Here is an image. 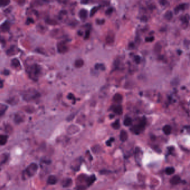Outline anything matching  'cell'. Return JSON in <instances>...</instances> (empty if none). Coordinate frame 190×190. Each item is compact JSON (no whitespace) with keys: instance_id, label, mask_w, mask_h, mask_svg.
<instances>
[{"instance_id":"cell-1","label":"cell","mask_w":190,"mask_h":190,"mask_svg":"<svg viewBox=\"0 0 190 190\" xmlns=\"http://www.w3.org/2000/svg\"><path fill=\"white\" fill-rule=\"evenodd\" d=\"M41 68L39 65L37 64H34L30 67L29 74L30 76L32 79L36 81L38 79L40 74L41 73Z\"/></svg>"},{"instance_id":"cell-2","label":"cell","mask_w":190,"mask_h":190,"mask_svg":"<svg viewBox=\"0 0 190 190\" xmlns=\"http://www.w3.org/2000/svg\"><path fill=\"white\" fill-rule=\"evenodd\" d=\"M40 93L37 92L35 90H28L25 95H23V99L25 101H30L31 100L36 99L40 96Z\"/></svg>"},{"instance_id":"cell-3","label":"cell","mask_w":190,"mask_h":190,"mask_svg":"<svg viewBox=\"0 0 190 190\" xmlns=\"http://www.w3.org/2000/svg\"><path fill=\"white\" fill-rule=\"evenodd\" d=\"M38 169L37 165L33 163L30 164L26 169V173L28 177H32L36 174Z\"/></svg>"},{"instance_id":"cell-4","label":"cell","mask_w":190,"mask_h":190,"mask_svg":"<svg viewBox=\"0 0 190 190\" xmlns=\"http://www.w3.org/2000/svg\"><path fill=\"white\" fill-rule=\"evenodd\" d=\"M146 124V120L145 119V118H142V119L140 120V122L138 123L137 125H136L133 127V131L135 132V133L138 134L142 130H143V128H145V126Z\"/></svg>"},{"instance_id":"cell-5","label":"cell","mask_w":190,"mask_h":190,"mask_svg":"<svg viewBox=\"0 0 190 190\" xmlns=\"http://www.w3.org/2000/svg\"><path fill=\"white\" fill-rule=\"evenodd\" d=\"M57 49L59 52L65 53L67 51L68 48L64 42H60L57 44Z\"/></svg>"},{"instance_id":"cell-6","label":"cell","mask_w":190,"mask_h":190,"mask_svg":"<svg viewBox=\"0 0 190 190\" xmlns=\"http://www.w3.org/2000/svg\"><path fill=\"white\" fill-rule=\"evenodd\" d=\"M180 182H181V178L180 177V176H177V175L174 176L170 180V182L173 185H177Z\"/></svg>"},{"instance_id":"cell-7","label":"cell","mask_w":190,"mask_h":190,"mask_svg":"<svg viewBox=\"0 0 190 190\" xmlns=\"http://www.w3.org/2000/svg\"><path fill=\"white\" fill-rule=\"evenodd\" d=\"M190 20V16L188 15H186L183 16L181 18L182 22V26H184L185 27H187L188 24V22Z\"/></svg>"},{"instance_id":"cell-8","label":"cell","mask_w":190,"mask_h":190,"mask_svg":"<svg viewBox=\"0 0 190 190\" xmlns=\"http://www.w3.org/2000/svg\"><path fill=\"white\" fill-rule=\"evenodd\" d=\"M113 100L115 102L120 103L122 101V96L121 95L119 94V93H117V94H116L113 96Z\"/></svg>"},{"instance_id":"cell-9","label":"cell","mask_w":190,"mask_h":190,"mask_svg":"<svg viewBox=\"0 0 190 190\" xmlns=\"http://www.w3.org/2000/svg\"><path fill=\"white\" fill-rule=\"evenodd\" d=\"M187 7V5L186 3H182V4H180L178 5V6H177L176 8L175 9V11L176 13H177L178 12L181 11H183L186 9Z\"/></svg>"},{"instance_id":"cell-10","label":"cell","mask_w":190,"mask_h":190,"mask_svg":"<svg viewBox=\"0 0 190 190\" xmlns=\"http://www.w3.org/2000/svg\"><path fill=\"white\" fill-rule=\"evenodd\" d=\"M120 140H121L122 142L126 141L128 138V134L126 132V131H122L120 133Z\"/></svg>"},{"instance_id":"cell-11","label":"cell","mask_w":190,"mask_h":190,"mask_svg":"<svg viewBox=\"0 0 190 190\" xmlns=\"http://www.w3.org/2000/svg\"><path fill=\"white\" fill-rule=\"evenodd\" d=\"M57 182V179L55 176H50L47 179V182L50 185H55Z\"/></svg>"},{"instance_id":"cell-12","label":"cell","mask_w":190,"mask_h":190,"mask_svg":"<svg viewBox=\"0 0 190 190\" xmlns=\"http://www.w3.org/2000/svg\"><path fill=\"white\" fill-rule=\"evenodd\" d=\"M87 11L85 9H82L79 12V16L81 19H86L87 17Z\"/></svg>"},{"instance_id":"cell-13","label":"cell","mask_w":190,"mask_h":190,"mask_svg":"<svg viewBox=\"0 0 190 190\" xmlns=\"http://www.w3.org/2000/svg\"><path fill=\"white\" fill-rule=\"evenodd\" d=\"M113 112L117 115H121L122 113V107L121 105H117L113 108Z\"/></svg>"},{"instance_id":"cell-14","label":"cell","mask_w":190,"mask_h":190,"mask_svg":"<svg viewBox=\"0 0 190 190\" xmlns=\"http://www.w3.org/2000/svg\"><path fill=\"white\" fill-rule=\"evenodd\" d=\"M10 27V25L9 22H6L4 23L2 25L1 27V30L3 32H7L9 30Z\"/></svg>"},{"instance_id":"cell-15","label":"cell","mask_w":190,"mask_h":190,"mask_svg":"<svg viewBox=\"0 0 190 190\" xmlns=\"http://www.w3.org/2000/svg\"><path fill=\"white\" fill-rule=\"evenodd\" d=\"M7 136L3 135H0V145H4L7 141Z\"/></svg>"},{"instance_id":"cell-16","label":"cell","mask_w":190,"mask_h":190,"mask_svg":"<svg viewBox=\"0 0 190 190\" xmlns=\"http://www.w3.org/2000/svg\"><path fill=\"white\" fill-rule=\"evenodd\" d=\"M72 180L70 178H67V179L65 180L63 182V187H70L72 185Z\"/></svg>"},{"instance_id":"cell-17","label":"cell","mask_w":190,"mask_h":190,"mask_svg":"<svg viewBox=\"0 0 190 190\" xmlns=\"http://www.w3.org/2000/svg\"><path fill=\"white\" fill-rule=\"evenodd\" d=\"M172 131L171 127L169 126V125H166V126L163 127V131L166 135H169L171 133Z\"/></svg>"},{"instance_id":"cell-18","label":"cell","mask_w":190,"mask_h":190,"mask_svg":"<svg viewBox=\"0 0 190 190\" xmlns=\"http://www.w3.org/2000/svg\"><path fill=\"white\" fill-rule=\"evenodd\" d=\"M12 66L15 68H18L21 66L20 61H18L17 58H14L12 60Z\"/></svg>"},{"instance_id":"cell-19","label":"cell","mask_w":190,"mask_h":190,"mask_svg":"<svg viewBox=\"0 0 190 190\" xmlns=\"http://www.w3.org/2000/svg\"><path fill=\"white\" fill-rule=\"evenodd\" d=\"M95 180H96V176H94V175H92V176L89 177L87 180V183L88 186H90L91 185L92 183L94 182Z\"/></svg>"},{"instance_id":"cell-20","label":"cell","mask_w":190,"mask_h":190,"mask_svg":"<svg viewBox=\"0 0 190 190\" xmlns=\"http://www.w3.org/2000/svg\"><path fill=\"white\" fill-rule=\"evenodd\" d=\"M83 65V61L81 59H78L77 60H76L75 62V66L77 68H80Z\"/></svg>"},{"instance_id":"cell-21","label":"cell","mask_w":190,"mask_h":190,"mask_svg":"<svg viewBox=\"0 0 190 190\" xmlns=\"http://www.w3.org/2000/svg\"><path fill=\"white\" fill-rule=\"evenodd\" d=\"M164 17L165 19L168 20V21H170V20H171L172 19V18L173 17V14L172 13V12L167 11L166 13H165Z\"/></svg>"},{"instance_id":"cell-22","label":"cell","mask_w":190,"mask_h":190,"mask_svg":"<svg viewBox=\"0 0 190 190\" xmlns=\"http://www.w3.org/2000/svg\"><path fill=\"white\" fill-rule=\"evenodd\" d=\"M113 40H114V36H113V35L108 34L106 38V41L107 42V43H112L113 42Z\"/></svg>"},{"instance_id":"cell-23","label":"cell","mask_w":190,"mask_h":190,"mask_svg":"<svg viewBox=\"0 0 190 190\" xmlns=\"http://www.w3.org/2000/svg\"><path fill=\"white\" fill-rule=\"evenodd\" d=\"M123 123L126 126H130L132 124V120L131 118L127 117L125 119Z\"/></svg>"},{"instance_id":"cell-24","label":"cell","mask_w":190,"mask_h":190,"mask_svg":"<svg viewBox=\"0 0 190 190\" xmlns=\"http://www.w3.org/2000/svg\"><path fill=\"white\" fill-rule=\"evenodd\" d=\"M175 171V168L173 167H167L166 169V173L168 175H172Z\"/></svg>"},{"instance_id":"cell-25","label":"cell","mask_w":190,"mask_h":190,"mask_svg":"<svg viewBox=\"0 0 190 190\" xmlns=\"http://www.w3.org/2000/svg\"><path fill=\"white\" fill-rule=\"evenodd\" d=\"M99 7H94L93 8H92L91 10V12H90V16L92 17L93 16L95 13L98 11V10H99Z\"/></svg>"},{"instance_id":"cell-26","label":"cell","mask_w":190,"mask_h":190,"mask_svg":"<svg viewBox=\"0 0 190 190\" xmlns=\"http://www.w3.org/2000/svg\"><path fill=\"white\" fill-rule=\"evenodd\" d=\"M112 127L114 128V129H118L120 127V122L119 120H116V121L114 123L112 124Z\"/></svg>"},{"instance_id":"cell-27","label":"cell","mask_w":190,"mask_h":190,"mask_svg":"<svg viewBox=\"0 0 190 190\" xmlns=\"http://www.w3.org/2000/svg\"><path fill=\"white\" fill-rule=\"evenodd\" d=\"M10 0H0V5L2 6H6L9 4Z\"/></svg>"},{"instance_id":"cell-28","label":"cell","mask_w":190,"mask_h":190,"mask_svg":"<svg viewBox=\"0 0 190 190\" xmlns=\"http://www.w3.org/2000/svg\"><path fill=\"white\" fill-rule=\"evenodd\" d=\"M7 106H3L2 108H1V109H0V116H2V115L4 114L5 112L7 110Z\"/></svg>"},{"instance_id":"cell-29","label":"cell","mask_w":190,"mask_h":190,"mask_svg":"<svg viewBox=\"0 0 190 190\" xmlns=\"http://www.w3.org/2000/svg\"><path fill=\"white\" fill-rule=\"evenodd\" d=\"M113 12V10L112 8H108V9L107 10L106 12V15H111L112 13Z\"/></svg>"},{"instance_id":"cell-30","label":"cell","mask_w":190,"mask_h":190,"mask_svg":"<svg viewBox=\"0 0 190 190\" xmlns=\"http://www.w3.org/2000/svg\"><path fill=\"white\" fill-rule=\"evenodd\" d=\"M160 3H161V5H162V6H165V5H166V3H167V2L166 0H160Z\"/></svg>"},{"instance_id":"cell-31","label":"cell","mask_w":190,"mask_h":190,"mask_svg":"<svg viewBox=\"0 0 190 190\" xmlns=\"http://www.w3.org/2000/svg\"><path fill=\"white\" fill-rule=\"evenodd\" d=\"M113 140H114V139H113V138H111V139L108 140V141L107 142V146H111V142L112 141H113Z\"/></svg>"},{"instance_id":"cell-32","label":"cell","mask_w":190,"mask_h":190,"mask_svg":"<svg viewBox=\"0 0 190 190\" xmlns=\"http://www.w3.org/2000/svg\"><path fill=\"white\" fill-rule=\"evenodd\" d=\"M153 40V37H151L147 38L146 39V41L147 42H151V41H152Z\"/></svg>"},{"instance_id":"cell-33","label":"cell","mask_w":190,"mask_h":190,"mask_svg":"<svg viewBox=\"0 0 190 190\" xmlns=\"http://www.w3.org/2000/svg\"><path fill=\"white\" fill-rule=\"evenodd\" d=\"M3 72H4L3 73H4V75H9V71H8V70H5Z\"/></svg>"},{"instance_id":"cell-34","label":"cell","mask_w":190,"mask_h":190,"mask_svg":"<svg viewBox=\"0 0 190 190\" xmlns=\"http://www.w3.org/2000/svg\"><path fill=\"white\" fill-rule=\"evenodd\" d=\"M89 35H90V32L88 31H87L86 32V37H85V38H88Z\"/></svg>"},{"instance_id":"cell-35","label":"cell","mask_w":190,"mask_h":190,"mask_svg":"<svg viewBox=\"0 0 190 190\" xmlns=\"http://www.w3.org/2000/svg\"><path fill=\"white\" fill-rule=\"evenodd\" d=\"M88 1H89V0H82V3H87L88 2Z\"/></svg>"},{"instance_id":"cell-36","label":"cell","mask_w":190,"mask_h":190,"mask_svg":"<svg viewBox=\"0 0 190 190\" xmlns=\"http://www.w3.org/2000/svg\"><path fill=\"white\" fill-rule=\"evenodd\" d=\"M3 86V82H2V81H1V80H0V88H2Z\"/></svg>"}]
</instances>
